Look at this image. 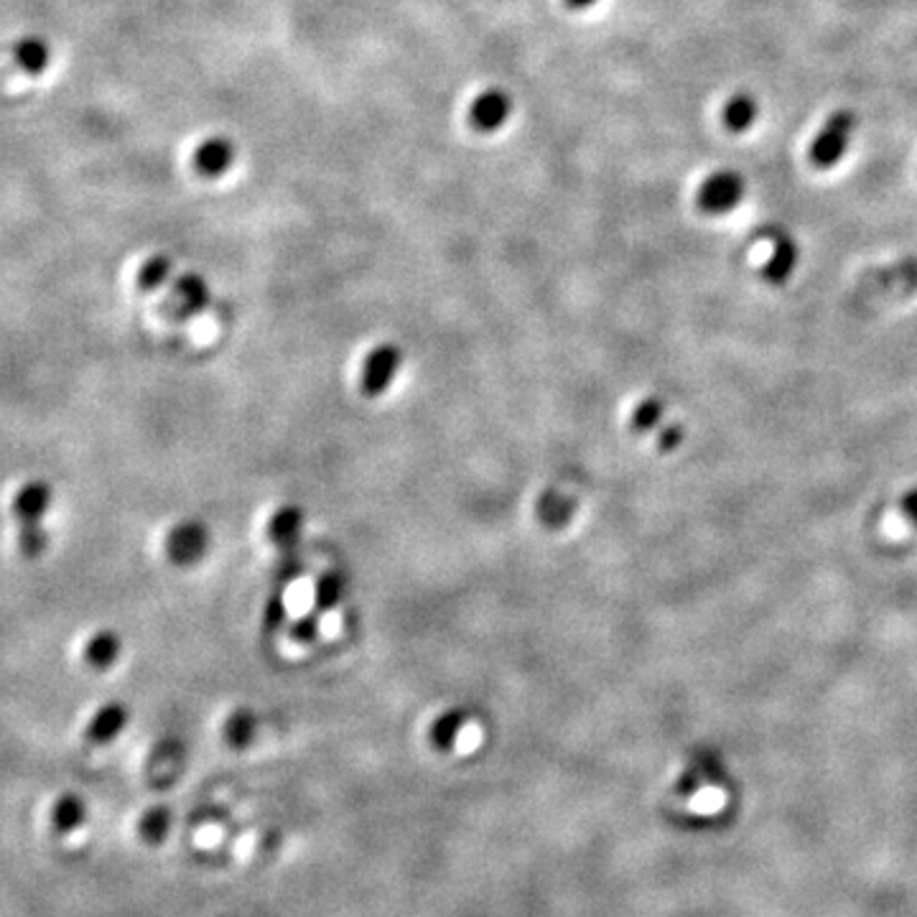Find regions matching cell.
<instances>
[{
	"instance_id": "obj_22",
	"label": "cell",
	"mask_w": 917,
	"mask_h": 917,
	"mask_svg": "<svg viewBox=\"0 0 917 917\" xmlns=\"http://www.w3.org/2000/svg\"><path fill=\"white\" fill-rule=\"evenodd\" d=\"M166 828H169V811H166V808H156V811H148L146 816L141 818L138 833H141V839L148 841V844H158L161 839H166Z\"/></svg>"
},
{
	"instance_id": "obj_12",
	"label": "cell",
	"mask_w": 917,
	"mask_h": 917,
	"mask_svg": "<svg viewBox=\"0 0 917 917\" xmlns=\"http://www.w3.org/2000/svg\"><path fill=\"white\" fill-rule=\"evenodd\" d=\"M798 265V245L785 230H772V253L767 258L765 276L772 283H782Z\"/></svg>"
},
{
	"instance_id": "obj_8",
	"label": "cell",
	"mask_w": 917,
	"mask_h": 917,
	"mask_svg": "<svg viewBox=\"0 0 917 917\" xmlns=\"http://www.w3.org/2000/svg\"><path fill=\"white\" fill-rule=\"evenodd\" d=\"M510 113H512L510 95H505L502 90H487L472 102L469 118H472L474 128L484 130V133H492V130H497L505 125V120L510 118Z\"/></svg>"
},
{
	"instance_id": "obj_6",
	"label": "cell",
	"mask_w": 917,
	"mask_h": 917,
	"mask_svg": "<svg viewBox=\"0 0 917 917\" xmlns=\"http://www.w3.org/2000/svg\"><path fill=\"white\" fill-rule=\"evenodd\" d=\"M130 721V711L128 706L120 704V701H110V704H102L100 709L92 714V719L87 721L85 737L90 744H110L125 732V726Z\"/></svg>"
},
{
	"instance_id": "obj_25",
	"label": "cell",
	"mask_w": 917,
	"mask_h": 917,
	"mask_svg": "<svg viewBox=\"0 0 917 917\" xmlns=\"http://www.w3.org/2000/svg\"><path fill=\"white\" fill-rule=\"evenodd\" d=\"M905 510H907V515H912V518L917 520V492H912V495L907 497V502H905Z\"/></svg>"
},
{
	"instance_id": "obj_16",
	"label": "cell",
	"mask_w": 917,
	"mask_h": 917,
	"mask_svg": "<svg viewBox=\"0 0 917 917\" xmlns=\"http://www.w3.org/2000/svg\"><path fill=\"white\" fill-rule=\"evenodd\" d=\"M171 276H174V260H171L169 255L158 253L143 260V265L136 273V283L141 291L153 293L158 291V288H164L166 283L171 281Z\"/></svg>"
},
{
	"instance_id": "obj_20",
	"label": "cell",
	"mask_w": 917,
	"mask_h": 917,
	"mask_svg": "<svg viewBox=\"0 0 917 917\" xmlns=\"http://www.w3.org/2000/svg\"><path fill=\"white\" fill-rule=\"evenodd\" d=\"M726 808V793L721 788H701L691 798V811L698 818H716Z\"/></svg>"
},
{
	"instance_id": "obj_11",
	"label": "cell",
	"mask_w": 917,
	"mask_h": 917,
	"mask_svg": "<svg viewBox=\"0 0 917 917\" xmlns=\"http://www.w3.org/2000/svg\"><path fill=\"white\" fill-rule=\"evenodd\" d=\"M120 655H123V637L115 630H97L95 635L87 637L85 647H82V660L92 670L113 668Z\"/></svg>"
},
{
	"instance_id": "obj_7",
	"label": "cell",
	"mask_w": 917,
	"mask_h": 917,
	"mask_svg": "<svg viewBox=\"0 0 917 917\" xmlns=\"http://www.w3.org/2000/svg\"><path fill=\"white\" fill-rule=\"evenodd\" d=\"M171 296H174V306H176V316L179 319H189V316H197L202 311L209 309V286L199 273H184V276L174 278L171 283Z\"/></svg>"
},
{
	"instance_id": "obj_5",
	"label": "cell",
	"mask_w": 917,
	"mask_h": 917,
	"mask_svg": "<svg viewBox=\"0 0 917 917\" xmlns=\"http://www.w3.org/2000/svg\"><path fill=\"white\" fill-rule=\"evenodd\" d=\"M744 192H747V184H744L742 174L729 169L714 171V174L706 176L704 184L698 186V209L706 214L732 212L744 199Z\"/></svg>"
},
{
	"instance_id": "obj_15",
	"label": "cell",
	"mask_w": 917,
	"mask_h": 917,
	"mask_svg": "<svg viewBox=\"0 0 917 917\" xmlns=\"http://www.w3.org/2000/svg\"><path fill=\"white\" fill-rule=\"evenodd\" d=\"M469 724V716L464 709H449L444 711L441 716H436L428 734H431V742L436 744L439 749H454L459 744V737H462L464 726Z\"/></svg>"
},
{
	"instance_id": "obj_18",
	"label": "cell",
	"mask_w": 917,
	"mask_h": 917,
	"mask_svg": "<svg viewBox=\"0 0 917 917\" xmlns=\"http://www.w3.org/2000/svg\"><path fill=\"white\" fill-rule=\"evenodd\" d=\"M344 594V576L337 569H329L314 584V612H332Z\"/></svg>"
},
{
	"instance_id": "obj_2",
	"label": "cell",
	"mask_w": 917,
	"mask_h": 917,
	"mask_svg": "<svg viewBox=\"0 0 917 917\" xmlns=\"http://www.w3.org/2000/svg\"><path fill=\"white\" fill-rule=\"evenodd\" d=\"M856 133V115L851 110H836L828 115L823 128L811 143V164L816 169H833L849 151L851 136Z\"/></svg>"
},
{
	"instance_id": "obj_1",
	"label": "cell",
	"mask_w": 917,
	"mask_h": 917,
	"mask_svg": "<svg viewBox=\"0 0 917 917\" xmlns=\"http://www.w3.org/2000/svg\"><path fill=\"white\" fill-rule=\"evenodd\" d=\"M51 502H54V487L46 479H26V482L13 492L11 497V515L16 520L18 533V551L23 558H41L46 546H49V535L44 530V518L49 515Z\"/></svg>"
},
{
	"instance_id": "obj_9",
	"label": "cell",
	"mask_w": 917,
	"mask_h": 917,
	"mask_svg": "<svg viewBox=\"0 0 917 917\" xmlns=\"http://www.w3.org/2000/svg\"><path fill=\"white\" fill-rule=\"evenodd\" d=\"M232 164H235V143L227 141V138H207L194 151V169L202 176H209V179L227 174Z\"/></svg>"
},
{
	"instance_id": "obj_24",
	"label": "cell",
	"mask_w": 917,
	"mask_h": 917,
	"mask_svg": "<svg viewBox=\"0 0 917 917\" xmlns=\"http://www.w3.org/2000/svg\"><path fill=\"white\" fill-rule=\"evenodd\" d=\"M660 416H663V403L658 398H647L632 413V426L642 434V431H650L660 421Z\"/></svg>"
},
{
	"instance_id": "obj_19",
	"label": "cell",
	"mask_w": 917,
	"mask_h": 917,
	"mask_svg": "<svg viewBox=\"0 0 917 917\" xmlns=\"http://www.w3.org/2000/svg\"><path fill=\"white\" fill-rule=\"evenodd\" d=\"M288 604H286V586L276 584L263 604V630L268 635H278L286 627Z\"/></svg>"
},
{
	"instance_id": "obj_26",
	"label": "cell",
	"mask_w": 917,
	"mask_h": 917,
	"mask_svg": "<svg viewBox=\"0 0 917 917\" xmlns=\"http://www.w3.org/2000/svg\"><path fill=\"white\" fill-rule=\"evenodd\" d=\"M566 3H569L571 8H589V6H594L597 0H566Z\"/></svg>"
},
{
	"instance_id": "obj_3",
	"label": "cell",
	"mask_w": 917,
	"mask_h": 917,
	"mask_svg": "<svg viewBox=\"0 0 917 917\" xmlns=\"http://www.w3.org/2000/svg\"><path fill=\"white\" fill-rule=\"evenodd\" d=\"M403 365V349L395 342H380L362 357L360 393L365 398H380L390 390Z\"/></svg>"
},
{
	"instance_id": "obj_13",
	"label": "cell",
	"mask_w": 917,
	"mask_h": 917,
	"mask_svg": "<svg viewBox=\"0 0 917 917\" xmlns=\"http://www.w3.org/2000/svg\"><path fill=\"white\" fill-rule=\"evenodd\" d=\"M760 115V102L757 97L749 95V92H734L724 105V113H721V120H724V128L732 130V133H744L754 125Z\"/></svg>"
},
{
	"instance_id": "obj_17",
	"label": "cell",
	"mask_w": 917,
	"mask_h": 917,
	"mask_svg": "<svg viewBox=\"0 0 917 917\" xmlns=\"http://www.w3.org/2000/svg\"><path fill=\"white\" fill-rule=\"evenodd\" d=\"M13 57H16V64L26 74H41L49 67L51 49L44 39L29 36V39L18 41L16 49H13Z\"/></svg>"
},
{
	"instance_id": "obj_4",
	"label": "cell",
	"mask_w": 917,
	"mask_h": 917,
	"mask_svg": "<svg viewBox=\"0 0 917 917\" xmlns=\"http://www.w3.org/2000/svg\"><path fill=\"white\" fill-rule=\"evenodd\" d=\"M209 543H212V535H209L207 525H204L202 520L186 518L179 520V523L166 533L164 551L166 558H169L174 566L184 569V566H194V563H199L207 556Z\"/></svg>"
},
{
	"instance_id": "obj_23",
	"label": "cell",
	"mask_w": 917,
	"mask_h": 917,
	"mask_svg": "<svg viewBox=\"0 0 917 917\" xmlns=\"http://www.w3.org/2000/svg\"><path fill=\"white\" fill-rule=\"evenodd\" d=\"M319 632H321V614L319 612L304 614V617H299L291 627H288V637H291L293 642H301V645H309V642H314L316 637H319Z\"/></svg>"
},
{
	"instance_id": "obj_14",
	"label": "cell",
	"mask_w": 917,
	"mask_h": 917,
	"mask_svg": "<svg viewBox=\"0 0 917 917\" xmlns=\"http://www.w3.org/2000/svg\"><path fill=\"white\" fill-rule=\"evenodd\" d=\"M87 808L85 800L77 798L74 793H64L59 795L57 803L51 805V828L59 836H67V833L77 831L82 823H85Z\"/></svg>"
},
{
	"instance_id": "obj_10",
	"label": "cell",
	"mask_w": 917,
	"mask_h": 917,
	"mask_svg": "<svg viewBox=\"0 0 917 917\" xmlns=\"http://www.w3.org/2000/svg\"><path fill=\"white\" fill-rule=\"evenodd\" d=\"M306 515L299 505H283L273 512L265 525V535L268 541L278 548H293V543L299 541L301 530H304Z\"/></svg>"
},
{
	"instance_id": "obj_21",
	"label": "cell",
	"mask_w": 917,
	"mask_h": 917,
	"mask_svg": "<svg viewBox=\"0 0 917 917\" xmlns=\"http://www.w3.org/2000/svg\"><path fill=\"white\" fill-rule=\"evenodd\" d=\"M225 734L227 739H230V744L245 747V744H250V739H253L255 734V716L250 714V711H235V714L227 719Z\"/></svg>"
}]
</instances>
